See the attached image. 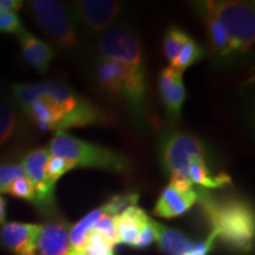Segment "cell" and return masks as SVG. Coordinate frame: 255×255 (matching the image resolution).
<instances>
[{
	"mask_svg": "<svg viewBox=\"0 0 255 255\" xmlns=\"http://www.w3.org/2000/svg\"><path fill=\"white\" fill-rule=\"evenodd\" d=\"M195 188L197 202L215 240L241 253L253 250L255 219L251 203L239 196L221 195L203 188Z\"/></svg>",
	"mask_w": 255,
	"mask_h": 255,
	"instance_id": "obj_1",
	"label": "cell"
},
{
	"mask_svg": "<svg viewBox=\"0 0 255 255\" xmlns=\"http://www.w3.org/2000/svg\"><path fill=\"white\" fill-rule=\"evenodd\" d=\"M40 95H46L57 102L65 111L63 131L70 128L90 126H110L113 119L108 113L79 96L66 83L49 81L43 83H19L12 87L13 102L21 113Z\"/></svg>",
	"mask_w": 255,
	"mask_h": 255,
	"instance_id": "obj_2",
	"label": "cell"
},
{
	"mask_svg": "<svg viewBox=\"0 0 255 255\" xmlns=\"http://www.w3.org/2000/svg\"><path fill=\"white\" fill-rule=\"evenodd\" d=\"M94 77L102 91L110 97L126 102L137 124L145 122L148 117L146 70L97 58L94 66Z\"/></svg>",
	"mask_w": 255,
	"mask_h": 255,
	"instance_id": "obj_3",
	"label": "cell"
},
{
	"mask_svg": "<svg viewBox=\"0 0 255 255\" xmlns=\"http://www.w3.org/2000/svg\"><path fill=\"white\" fill-rule=\"evenodd\" d=\"M46 149L51 156L71 162L75 168H95L114 173H129L131 159L100 144L84 141L65 131L55 133Z\"/></svg>",
	"mask_w": 255,
	"mask_h": 255,
	"instance_id": "obj_4",
	"label": "cell"
},
{
	"mask_svg": "<svg viewBox=\"0 0 255 255\" xmlns=\"http://www.w3.org/2000/svg\"><path fill=\"white\" fill-rule=\"evenodd\" d=\"M193 6L212 14L225 28L237 60L248 55L255 39V9L253 1L213 0L195 1Z\"/></svg>",
	"mask_w": 255,
	"mask_h": 255,
	"instance_id": "obj_5",
	"label": "cell"
},
{
	"mask_svg": "<svg viewBox=\"0 0 255 255\" xmlns=\"http://www.w3.org/2000/svg\"><path fill=\"white\" fill-rule=\"evenodd\" d=\"M28 9L37 26L59 49L69 53L81 50L79 24L70 6L57 0H33Z\"/></svg>",
	"mask_w": 255,
	"mask_h": 255,
	"instance_id": "obj_6",
	"label": "cell"
},
{
	"mask_svg": "<svg viewBox=\"0 0 255 255\" xmlns=\"http://www.w3.org/2000/svg\"><path fill=\"white\" fill-rule=\"evenodd\" d=\"M158 157L169 177L188 178V168L194 161H207L206 144L195 135L173 130L159 137Z\"/></svg>",
	"mask_w": 255,
	"mask_h": 255,
	"instance_id": "obj_7",
	"label": "cell"
},
{
	"mask_svg": "<svg viewBox=\"0 0 255 255\" xmlns=\"http://www.w3.org/2000/svg\"><path fill=\"white\" fill-rule=\"evenodd\" d=\"M97 55L100 59L146 70L141 38L127 24H113L102 32L97 40Z\"/></svg>",
	"mask_w": 255,
	"mask_h": 255,
	"instance_id": "obj_8",
	"label": "cell"
},
{
	"mask_svg": "<svg viewBox=\"0 0 255 255\" xmlns=\"http://www.w3.org/2000/svg\"><path fill=\"white\" fill-rule=\"evenodd\" d=\"M49 157V150L44 146H39L27 151L21 159L20 165L34 187V200L32 203L41 213L51 216L56 214V182L50 180L45 173Z\"/></svg>",
	"mask_w": 255,
	"mask_h": 255,
	"instance_id": "obj_9",
	"label": "cell"
},
{
	"mask_svg": "<svg viewBox=\"0 0 255 255\" xmlns=\"http://www.w3.org/2000/svg\"><path fill=\"white\" fill-rule=\"evenodd\" d=\"M70 7L78 23L91 33H102L120 17L123 2L117 0H77Z\"/></svg>",
	"mask_w": 255,
	"mask_h": 255,
	"instance_id": "obj_10",
	"label": "cell"
},
{
	"mask_svg": "<svg viewBox=\"0 0 255 255\" xmlns=\"http://www.w3.org/2000/svg\"><path fill=\"white\" fill-rule=\"evenodd\" d=\"M197 203L195 186L186 180H173L162 190L154 208V214L163 219L183 215Z\"/></svg>",
	"mask_w": 255,
	"mask_h": 255,
	"instance_id": "obj_11",
	"label": "cell"
},
{
	"mask_svg": "<svg viewBox=\"0 0 255 255\" xmlns=\"http://www.w3.org/2000/svg\"><path fill=\"white\" fill-rule=\"evenodd\" d=\"M156 241L159 250L167 255H208L216 241L212 234L205 241H194L176 229L154 221Z\"/></svg>",
	"mask_w": 255,
	"mask_h": 255,
	"instance_id": "obj_12",
	"label": "cell"
},
{
	"mask_svg": "<svg viewBox=\"0 0 255 255\" xmlns=\"http://www.w3.org/2000/svg\"><path fill=\"white\" fill-rule=\"evenodd\" d=\"M40 225L23 222L2 223L0 227V246L15 255H37V238Z\"/></svg>",
	"mask_w": 255,
	"mask_h": 255,
	"instance_id": "obj_13",
	"label": "cell"
},
{
	"mask_svg": "<svg viewBox=\"0 0 255 255\" xmlns=\"http://www.w3.org/2000/svg\"><path fill=\"white\" fill-rule=\"evenodd\" d=\"M70 227V223L60 215H51L49 221L40 225L36 244L37 255H68Z\"/></svg>",
	"mask_w": 255,
	"mask_h": 255,
	"instance_id": "obj_14",
	"label": "cell"
},
{
	"mask_svg": "<svg viewBox=\"0 0 255 255\" xmlns=\"http://www.w3.org/2000/svg\"><path fill=\"white\" fill-rule=\"evenodd\" d=\"M182 76L183 73L168 66L162 69L158 77L159 98L167 114L176 121L181 119L182 107L187 97Z\"/></svg>",
	"mask_w": 255,
	"mask_h": 255,
	"instance_id": "obj_15",
	"label": "cell"
},
{
	"mask_svg": "<svg viewBox=\"0 0 255 255\" xmlns=\"http://www.w3.org/2000/svg\"><path fill=\"white\" fill-rule=\"evenodd\" d=\"M25 115L33 124L45 131H63V124L65 120V111L57 102L46 95H40L32 102L25 110Z\"/></svg>",
	"mask_w": 255,
	"mask_h": 255,
	"instance_id": "obj_16",
	"label": "cell"
},
{
	"mask_svg": "<svg viewBox=\"0 0 255 255\" xmlns=\"http://www.w3.org/2000/svg\"><path fill=\"white\" fill-rule=\"evenodd\" d=\"M23 60L40 75H45L55 58L53 47L23 28L17 34Z\"/></svg>",
	"mask_w": 255,
	"mask_h": 255,
	"instance_id": "obj_17",
	"label": "cell"
},
{
	"mask_svg": "<svg viewBox=\"0 0 255 255\" xmlns=\"http://www.w3.org/2000/svg\"><path fill=\"white\" fill-rule=\"evenodd\" d=\"M193 7L196 11V13L200 15L201 19H202L203 23H205L210 50H212V53L214 55L215 59L218 60V63L221 64V65H225V64H232L237 62L234 52H233L231 41H229V38L222 25L212 14H209L208 12L197 8L195 6H193Z\"/></svg>",
	"mask_w": 255,
	"mask_h": 255,
	"instance_id": "obj_18",
	"label": "cell"
},
{
	"mask_svg": "<svg viewBox=\"0 0 255 255\" xmlns=\"http://www.w3.org/2000/svg\"><path fill=\"white\" fill-rule=\"evenodd\" d=\"M13 101L0 100V149L23 138L26 124Z\"/></svg>",
	"mask_w": 255,
	"mask_h": 255,
	"instance_id": "obj_19",
	"label": "cell"
},
{
	"mask_svg": "<svg viewBox=\"0 0 255 255\" xmlns=\"http://www.w3.org/2000/svg\"><path fill=\"white\" fill-rule=\"evenodd\" d=\"M115 227H116L117 244L131 246L135 244L141 229L149 221V216L142 208L137 206H130L114 216Z\"/></svg>",
	"mask_w": 255,
	"mask_h": 255,
	"instance_id": "obj_20",
	"label": "cell"
},
{
	"mask_svg": "<svg viewBox=\"0 0 255 255\" xmlns=\"http://www.w3.org/2000/svg\"><path fill=\"white\" fill-rule=\"evenodd\" d=\"M188 178L193 186L203 189H220L232 184V177L227 173L213 174L206 159H196L188 168Z\"/></svg>",
	"mask_w": 255,
	"mask_h": 255,
	"instance_id": "obj_21",
	"label": "cell"
},
{
	"mask_svg": "<svg viewBox=\"0 0 255 255\" xmlns=\"http://www.w3.org/2000/svg\"><path fill=\"white\" fill-rule=\"evenodd\" d=\"M107 212H105L104 207L102 206L100 208H96L88 213L84 218L79 220L77 223L70 227L69 231V244L71 250H81L84 245L85 238L90 233V231L94 228V226L107 216Z\"/></svg>",
	"mask_w": 255,
	"mask_h": 255,
	"instance_id": "obj_22",
	"label": "cell"
},
{
	"mask_svg": "<svg viewBox=\"0 0 255 255\" xmlns=\"http://www.w3.org/2000/svg\"><path fill=\"white\" fill-rule=\"evenodd\" d=\"M190 38L189 34L177 25H170L165 30L163 40H162V50H163V55L170 64V66L174 65L176 62L181 50L183 49V46L186 45Z\"/></svg>",
	"mask_w": 255,
	"mask_h": 255,
	"instance_id": "obj_23",
	"label": "cell"
},
{
	"mask_svg": "<svg viewBox=\"0 0 255 255\" xmlns=\"http://www.w3.org/2000/svg\"><path fill=\"white\" fill-rule=\"evenodd\" d=\"M205 57V50L199 41L190 38L188 43L181 50L176 62L171 68H174L176 71L183 73L188 68H190L194 64L201 62Z\"/></svg>",
	"mask_w": 255,
	"mask_h": 255,
	"instance_id": "obj_24",
	"label": "cell"
},
{
	"mask_svg": "<svg viewBox=\"0 0 255 255\" xmlns=\"http://www.w3.org/2000/svg\"><path fill=\"white\" fill-rule=\"evenodd\" d=\"M79 251L83 255H115L114 246H111L100 233L92 229L87 235L84 245Z\"/></svg>",
	"mask_w": 255,
	"mask_h": 255,
	"instance_id": "obj_25",
	"label": "cell"
},
{
	"mask_svg": "<svg viewBox=\"0 0 255 255\" xmlns=\"http://www.w3.org/2000/svg\"><path fill=\"white\" fill-rule=\"evenodd\" d=\"M138 202V194L136 193H124L117 194V195L111 196L103 207L109 216H116L122 213L124 209L130 206H137Z\"/></svg>",
	"mask_w": 255,
	"mask_h": 255,
	"instance_id": "obj_26",
	"label": "cell"
},
{
	"mask_svg": "<svg viewBox=\"0 0 255 255\" xmlns=\"http://www.w3.org/2000/svg\"><path fill=\"white\" fill-rule=\"evenodd\" d=\"M25 176L26 174L20 163L1 162L0 163V193H6V189L13 181Z\"/></svg>",
	"mask_w": 255,
	"mask_h": 255,
	"instance_id": "obj_27",
	"label": "cell"
},
{
	"mask_svg": "<svg viewBox=\"0 0 255 255\" xmlns=\"http://www.w3.org/2000/svg\"><path fill=\"white\" fill-rule=\"evenodd\" d=\"M6 194L17 197V199H21L28 202H33L34 200V187L33 184L28 178L21 177L18 178L9 184L7 189H6Z\"/></svg>",
	"mask_w": 255,
	"mask_h": 255,
	"instance_id": "obj_28",
	"label": "cell"
},
{
	"mask_svg": "<svg viewBox=\"0 0 255 255\" xmlns=\"http://www.w3.org/2000/svg\"><path fill=\"white\" fill-rule=\"evenodd\" d=\"M72 169H75V165H73L71 162L60 157H57V156L50 155L45 167V173L50 180H52L53 182L57 183V181H58L60 177L64 176L68 171L72 170Z\"/></svg>",
	"mask_w": 255,
	"mask_h": 255,
	"instance_id": "obj_29",
	"label": "cell"
},
{
	"mask_svg": "<svg viewBox=\"0 0 255 255\" xmlns=\"http://www.w3.org/2000/svg\"><path fill=\"white\" fill-rule=\"evenodd\" d=\"M92 231L100 233L105 240H107L111 246L117 245V235H116V227H115V219L114 216H104L92 228Z\"/></svg>",
	"mask_w": 255,
	"mask_h": 255,
	"instance_id": "obj_30",
	"label": "cell"
},
{
	"mask_svg": "<svg viewBox=\"0 0 255 255\" xmlns=\"http://www.w3.org/2000/svg\"><path fill=\"white\" fill-rule=\"evenodd\" d=\"M23 28L20 18L15 12H0V33L18 34Z\"/></svg>",
	"mask_w": 255,
	"mask_h": 255,
	"instance_id": "obj_31",
	"label": "cell"
},
{
	"mask_svg": "<svg viewBox=\"0 0 255 255\" xmlns=\"http://www.w3.org/2000/svg\"><path fill=\"white\" fill-rule=\"evenodd\" d=\"M156 241V231L154 227V220L149 219L146 225L141 229L138 237H137L135 244L132 245L133 248L137 250H144V248L149 247L151 244Z\"/></svg>",
	"mask_w": 255,
	"mask_h": 255,
	"instance_id": "obj_32",
	"label": "cell"
},
{
	"mask_svg": "<svg viewBox=\"0 0 255 255\" xmlns=\"http://www.w3.org/2000/svg\"><path fill=\"white\" fill-rule=\"evenodd\" d=\"M23 6L20 0H0V12H15Z\"/></svg>",
	"mask_w": 255,
	"mask_h": 255,
	"instance_id": "obj_33",
	"label": "cell"
},
{
	"mask_svg": "<svg viewBox=\"0 0 255 255\" xmlns=\"http://www.w3.org/2000/svg\"><path fill=\"white\" fill-rule=\"evenodd\" d=\"M6 218V202L5 200L0 196V223L5 222Z\"/></svg>",
	"mask_w": 255,
	"mask_h": 255,
	"instance_id": "obj_34",
	"label": "cell"
},
{
	"mask_svg": "<svg viewBox=\"0 0 255 255\" xmlns=\"http://www.w3.org/2000/svg\"><path fill=\"white\" fill-rule=\"evenodd\" d=\"M68 255H83V254L81 253V251L79 250H71V248H70Z\"/></svg>",
	"mask_w": 255,
	"mask_h": 255,
	"instance_id": "obj_35",
	"label": "cell"
}]
</instances>
